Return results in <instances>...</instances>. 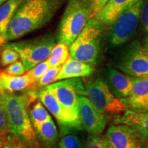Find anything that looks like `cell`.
Listing matches in <instances>:
<instances>
[{
	"instance_id": "cell-23",
	"label": "cell",
	"mask_w": 148,
	"mask_h": 148,
	"mask_svg": "<svg viewBox=\"0 0 148 148\" xmlns=\"http://www.w3.org/2000/svg\"><path fill=\"white\" fill-rule=\"evenodd\" d=\"M79 131H70L62 134V137L57 144L56 148H83L82 138L78 134Z\"/></svg>"
},
{
	"instance_id": "cell-36",
	"label": "cell",
	"mask_w": 148,
	"mask_h": 148,
	"mask_svg": "<svg viewBox=\"0 0 148 148\" xmlns=\"http://www.w3.org/2000/svg\"><path fill=\"white\" fill-rule=\"evenodd\" d=\"M143 47L146 53L148 55V36H147L145 38H144Z\"/></svg>"
},
{
	"instance_id": "cell-20",
	"label": "cell",
	"mask_w": 148,
	"mask_h": 148,
	"mask_svg": "<svg viewBox=\"0 0 148 148\" xmlns=\"http://www.w3.org/2000/svg\"><path fill=\"white\" fill-rule=\"evenodd\" d=\"M148 97V77H134L132 89L127 97L121 99L127 108L134 109Z\"/></svg>"
},
{
	"instance_id": "cell-29",
	"label": "cell",
	"mask_w": 148,
	"mask_h": 148,
	"mask_svg": "<svg viewBox=\"0 0 148 148\" xmlns=\"http://www.w3.org/2000/svg\"><path fill=\"white\" fill-rule=\"evenodd\" d=\"M3 148H29L21 140L13 135L8 134V141Z\"/></svg>"
},
{
	"instance_id": "cell-3",
	"label": "cell",
	"mask_w": 148,
	"mask_h": 148,
	"mask_svg": "<svg viewBox=\"0 0 148 148\" xmlns=\"http://www.w3.org/2000/svg\"><path fill=\"white\" fill-rule=\"evenodd\" d=\"M105 26L95 16L90 18L82 32L69 46L70 56L97 65L100 60L104 44Z\"/></svg>"
},
{
	"instance_id": "cell-15",
	"label": "cell",
	"mask_w": 148,
	"mask_h": 148,
	"mask_svg": "<svg viewBox=\"0 0 148 148\" xmlns=\"http://www.w3.org/2000/svg\"><path fill=\"white\" fill-rule=\"evenodd\" d=\"M95 71V66L86 63L69 56L62 65L60 72L56 77V81L74 78V77H88Z\"/></svg>"
},
{
	"instance_id": "cell-8",
	"label": "cell",
	"mask_w": 148,
	"mask_h": 148,
	"mask_svg": "<svg viewBox=\"0 0 148 148\" xmlns=\"http://www.w3.org/2000/svg\"><path fill=\"white\" fill-rule=\"evenodd\" d=\"M86 97L102 113L119 114L126 109L121 99L116 97L108 88L104 78L97 76L85 83Z\"/></svg>"
},
{
	"instance_id": "cell-9",
	"label": "cell",
	"mask_w": 148,
	"mask_h": 148,
	"mask_svg": "<svg viewBox=\"0 0 148 148\" xmlns=\"http://www.w3.org/2000/svg\"><path fill=\"white\" fill-rule=\"evenodd\" d=\"M37 95L42 104L56 119L61 134L83 130L79 115L62 106L52 92L43 88L37 91Z\"/></svg>"
},
{
	"instance_id": "cell-25",
	"label": "cell",
	"mask_w": 148,
	"mask_h": 148,
	"mask_svg": "<svg viewBox=\"0 0 148 148\" xmlns=\"http://www.w3.org/2000/svg\"><path fill=\"white\" fill-rule=\"evenodd\" d=\"M62 65L56 66V67L50 68L46 73L44 74L38 82L37 83L36 86H35V90L36 89H41L47 86L48 85L52 84L53 82L56 81V77L58 74L60 72Z\"/></svg>"
},
{
	"instance_id": "cell-27",
	"label": "cell",
	"mask_w": 148,
	"mask_h": 148,
	"mask_svg": "<svg viewBox=\"0 0 148 148\" xmlns=\"http://www.w3.org/2000/svg\"><path fill=\"white\" fill-rule=\"evenodd\" d=\"M3 71L9 74V75L19 76V75H24L25 72L27 71V70L22 61L18 60L10 65L7 66V67L3 70Z\"/></svg>"
},
{
	"instance_id": "cell-2",
	"label": "cell",
	"mask_w": 148,
	"mask_h": 148,
	"mask_svg": "<svg viewBox=\"0 0 148 148\" xmlns=\"http://www.w3.org/2000/svg\"><path fill=\"white\" fill-rule=\"evenodd\" d=\"M31 92L23 94L6 93L0 95L9 134L16 136L29 148H41L28 112Z\"/></svg>"
},
{
	"instance_id": "cell-1",
	"label": "cell",
	"mask_w": 148,
	"mask_h": 148,
	"mask_svg": "<svg viewBox=\"0 0 148 148\" xmlns=\"http://www.w3.org/2000/svg\"><path fill=\"white\" fill-rule=\"evenodd\" d=\"M65 0H22L7 32V42L21 38L45 26Z\"/></svg>"
},
{
	"instance_id": "cell-32",
	"label": "cell",
	"mask_w": 148,
	"mask_h": 148,
	"mask_svg": "<svg viewBox=\"0 0 148 148\" xmlns=\"http://www.w3.org/2000/svg\"><path fill=\"white\" fill-rule=\"evenodd\" d=\"M90 1H91L94 8V14H95L94 16H95L96 14L99 12V11L104 7L108 0H90Z\"/></svg>"
},
{
	"instance_id": "cell-6",
	"label": "cell",
	"mask_w": 148,
	"mask_h": 148,
	"mask_svg": "<svg viewBox=\"0 0 148 148\" xmlns=\"http://www.w3.org/2000/svg\"><path fill=\"white\" fill-rule=\"evenodd\" d=\"M143 2L144 0H136L110 25L108 36L110 48L119 47L134 36L140 21V10Z\"/></svg>"
},
{
	"instance_id": "cell-30",
	"label": "cell",
	"mask_w": 148,
	"mask_h": 148,
	"mask_svg": "<svg viewBox=\"0 0 148 148\" xmlns=\"http://www.w3.org/2000/svg\"><path fill=\"white\" fill-rule=\"evenodd\" d=\"M140 21L144 29L148 32V0H144L140 10Z\"/></svg>"
},
{
	"instance_id": "cell-17",
	"label": "cell",
	"mask_w": 148,
	"mask_h": 148,
	"mask_svg": "<svg viewBox=\"0 0 148 148\" xmlns=\"http://www.w3.org/2000/svg\"><path fill=\"white\" fill-rule=\"evenodd\" d=\"M33 126L41 148H56L59 134L53 119Z\"/></svg>"
},
{
	"instance_id": "cell-24",
	"label": "cell",
	"mask_w": 148,
	"mask_h": 148,
	"mask_svg": "<svg viewBox=\"0 0 148 148\" xmlns=\"http://www.w3.org/2000/svg\"><path fill=\"white\" fill-rule=\"evenodd\" d=\"M49 69H50V66L49 65V63L47 60H45L27 71V74L28 75L29 81H30L28 90H35V86L37 83Z\"/></svg>"
},
{
	"instance_id": "cell-14",
	"label": "cell",
	"mask_w": 148,
	"mask_h": 148,
	"mask_svg": "<svg viewBox=\"0 0 148 148\" xmlns=\"http://www.w3.org/2000/svg\"><path fill=\"white\" fill-rule=\"evenodd\" d=\"M113 122L133 127L148 143V111L127 108L118 114Z\"/></svg>"
},
{
	"instance_id": "cell-38",
	"label": "cell",
	"mask_w": 148,
	"mask_h": 148,
	"mask_svg": "<svg viewBox=\"0 0 148 148\" xmlns=\"http://www.w3.org/2000/svg\"><path fill=\"white\" fill-rule=\"evenodd\" d=\"M0 64H1V62H0ZM0 71H1V66H0Z\"/></svg>"
},
{
	"instance_id": "cell-34",
	"label": "cell",
	"mask_w": 148,
	"mask_h": 148,
	"mask_svg": "<svg viewBox=\"0 0 148 148\" xmlns=\"http://www.w3.org/2000/svg\"><path fill=\"white\" fill-rule=\"evenodd\" d=\"M9 133L0 132V148H3L8 141V136Z\"/></svg>"
},
{
	"instance_id": "cell-33",
	"label": "cell",
	"mask_w": 148,
	"mask_h": 148,
	"mask_svg": "<svg viewBox=\"0 0 148 148\" xmlns=\"http://www.w3.org/2000/svg\"><path fill=\"white\" fill-rule=\"evenodd\" d=\"M134 109H135V110L148 111V97L147 99H145V100L141 101V102H140L139 104H138Z\"/></svg>"
},
{
	"instance_id": "cell-21",
	"label": "cell",
	"mask_w": 148,
	"mask_h": 148,
	"mask_svg": "<svg viewBox=\"0 0 148 148\" xmlns=\"http://www.w3.org/2000/svg\"><path fill=\"white\" fill-rule=\"evenodd\" d=\"M37 98L31 99L28 105L29 117L33 125L52 119L45 106L39 99V100H37Z\"/></svg>"
},
{
	"instance_id": "cell-4",
	"label": "cell",
	"mask_w": 148,
	"mask_h": 148,
	"mask_svg": "<svg viewBox=\"0 0 148 148\" xmlns=\"http://www.w3.org/2000/svg\"><path fill=\"white\" fill-rule=\"evenodd\" d=\"M94 16L90 0H68L58 27L57 42L71 45Z\"/></svg>"
},
{
	"instance_id": "cell-16",
	"label": "cell",
	"mask_w": 148,
	"mask_h": 148,
	"mask_svg": "<svg viewBox=\"0 0 148 148\" xmlns=\"http://www.w3.org/2000/svg\"><path fill=\"white\" fill-rule=\"evenodd\" d=\"M136 0H108L95 17L106 26H110L122 12Z\"/></svg>"
},
{
	"instance_id": "cell-11",
	"label": "cell",
	"mask_w": 148,
	"mask_h": 148,
	"mask_svg": "<svg viewBox=\"0 0 148 148\" xmlns=\"http://www.w3.org/2000/svg\"><path fill=\"white\" fill-rule=\"evenodd\" d=\"M105 137L114 148H146L147 142L133 127L114 124L108 127Z\"/></svg>"
},
{
	"instance_id": "cell-22",
	"label": "cell",
	"mask_w": 148,
	"mask_h": 148,
	"mask_svg": "<svg viewBox=\"0 0 148 148\" xmlns=\"http://www.w3.org/2000/svg\"><path fill=\"white\" fill-rule=\"evenodd\" d=\"M69 56V46L65 43H57L53 47L47 60L50 68H53L62 65Z\"/></svg>"
},
{
	"instance_id": "cell-35",
	"label": "cell",
	"mask_w": 148,
	"mask_h": 148,
	"mask_svg": "<svg viewBox=\"0 0 148 148\" xmlns=\"http://www.w3.org/2000/svg\"><path fill=\"white\" fill-rule=\"evenodd\" d=\"M102 148H114L112 147V145L109 143V141L106 139V138L103 137V147Z\"/></svg>"
},
{
	"instance_id": "cell-26",
	"label": "cell",
	"mask_w": 148,
	"mask_h": 148,
	"mask_svg": "<svg viewBox=\"0 0 148 148\" xmlns=\"http://www.w3.org/2000/svg\"><path fill=\"white\" fill-rule=\"evenodd\" d=\"M20 58L19 54L14 49L8 47H3L0 55V62L2 66H6L17 61Z\"/></svg>"
},
{
	"instance_id": "cell-7",
	"label": "cell",
	"mask_w": 148,
	"mask_h": 148,
	"mask_svg": "<svg viewBox=\"0 0 148 148\" xmlns=\"http://www.w3.org/2000/svg\"><path fill=\"white\" fill-rule=\"evenodd\" d=\"M114 66L132 77H148V55L139 40H134L122 49Z\"/></svg>"
},
{
	"instance_id": "cell-19",
	"label": "cell",
	"mask_w": 148,
	"mask_h": 148,
	"mask_svg": "<svg viewBox=\"0 0 148 148\" xmlns=\"http://www.w3.org/2000/svg\"><path fill=\"white\" fill-rule=\"evenodd\" d=\"M22 0H7L0 6V46L7 43L8 26Z\"/></svg>"
},
{
	"instance_id": "cell-37",
	"label": "cell",
	"mask_w": 148,
	"mask_h": 148,
	"mask_svg": "<svg viewBox=\"0 0 148 148\" xmlns=\"http://www.w3.org/2000/svg\"><path fill=\"white\" fill-rule=\"evenodd\" d=\"M6 1H7V0H0V6H1V5H2L3 3H4Z\"/></svg>"
},
{
	"instance_id": "cell-13",
	"label": "cell",
	"mask_w": 148,
	"mask_h": 148,
	"mask_svg": "<svg viewBox=\"0 0 148 148\" xmlns=\"http://www.w3.org/2000/svg\"><path fill=\"white\" fill-rule=\"evenodd\" d=\"M104 79L112 94L119 99L127 97L132 89L134 77L115 68L108 66L104 70Z\"/></svg>"
},
{
	"instance_id": "cell-12",
	"label": "cell",
	"mask_w": 148,
	"mask_h": 148,
	"mask_svg": "<svg viewBox=\"0 0 148 148\" xmlns=\"http://www.w3.org/2000/svg\"><path fill=\"white\" fill-rule=\"evenodd\" d=\"M79 117L83 129L89 134H99L108 122V115L100 112L87 97L79 96Z\"/></svg>"
},
{
	"instance_id": "cell-5",
	"label": "cell",
	"mask_w": 148,
	"mask_h": 148,
	"mask_svg": "<svg viewBox=\"0 0 148 148\" xmlns=\"http://www.w3.org/2000/svg\"><path fill=\"white\" fill-rule=\"evenodd\" d=\"M56 45V38L51 34L28 40L5 43L3 47L14 49L19 54L27 71L38 64L49 58L51 51Z\"/></svg>"
},
{
	"instance_id": "cell-31",
	"label": "cell",
	"mask_w": 148,
	"mask_h": 148,
	"mask_svg": "<svg viewBox=\"0 0 148 148\" xmlns=\"http://www.w3.org/2000/svg\"><path fill=\"white\" fill-rule=\"evenodd\" d=\"M0 132L8 133L4 110L0 103Z\"/></svg>"
},
{
	"instance_id": "cell-28",
	"label": "cell",
	"mask_w": 148,
	"mask_h": 148,
	"mask_svg": "<svg viewBox=\"0 0 148 148\" xmlns=\"http://www.w3.org/2000/svg\"><path fill=\"white\" fill-rule=\"evenodd\" d=\"M103 137L99 134H89L83 148H102Z\"/></svg>"
},
{
	"instance_id": "cell-10",
	"label": "cell",
	"mask_w": 148,
	"mask_h": 148,
	"mask_svg": "<svg viewBox=\"0 0 148 148\" xmlns=\"http://www.w3.org/2000/svg\"><path fill=\"white\" fill-rule=\"evenodd\" d=\"M45 88L52 92L64 107L79 115V96L86 95L84 84L80 77L62 79Z\"/></svg>"
},
{
	"instance_id": "cell-18",
	"label": "cell",
	"mask_w": 148,
	"mask_h": 148,
	"mask_svg": "<svg viewBox=\"0 0 148 148\" xmlns=\"http://www.w3.org/2000/svg\"><path fill=\"white\" fill-rule=\"evenodd\" d=\"M30 81L27 73L23 75H9L3 71H0V95L6 93H15L28 88Z\"/></svg>"
}]
</instances>
